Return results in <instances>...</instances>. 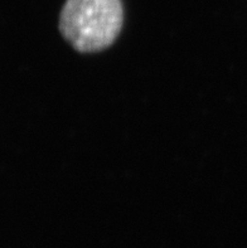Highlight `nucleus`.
<instances>
[{
    "instance_id": "f257e3e1",
    "label": "nucleus",
    "mask_w": 247,
    "mask_h": 248,
    "mask_svg": "<svg viewBox=\"0 0 247 248\" xmlns=\"http://www.w3.org/2000/svg\"><path fill=\"white\" fill-rule=\"evenodd\" d=\"M121 25V0H66L58 20L65 41L81 53H94L111 46Z\"/></svg>"
}]
</instances>
